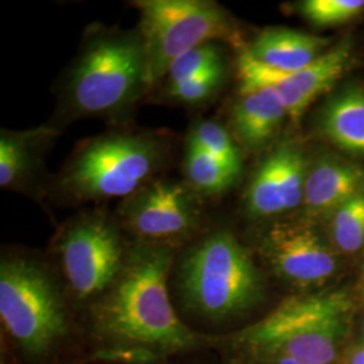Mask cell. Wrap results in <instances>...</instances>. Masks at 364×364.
I'll list each match as a JSON object with an SVG mask.
<instances>
[{
  "label": "cell",
  "instance_id": "cell-1",
  "mask_svg": "<svg viewBox=\"0 0 364 364\" xmlns=\"http://www.w3.org/2000/svg\"><path fill=\"white\" fill-rule=\"evenodd\" d=\"M150 88L144 39L139 27L87 28L60 92L66 122L124 117Z\"/></svg>",
  "mask_w": 364,
  "mask_h": 364
},
{
  "label": "cell",
  "instance_id": "cell-2",
  "mask_svg": "<svg viewBox=\"0 0 364 364\" xmlns=\"http://www.w3.org/2000/svg\"><path fill=\"white\" fill-rule=\"evenodd\" d=\"M169 156L165 136L112 131L84 141L58 176V191L76 203L126 198L153 181Z\"/></svg>",
  "mask_w": 364,
  "mask_h": 364
},
{
  "label": "cell",
  "instance_id": "cell-3",
  "mask_svg": "<svg viewBox=\"0 0 364 364\" xmlns=\"http://www.w3.org/2000/svg\"><path fill=\"white\" fill-rule=\"evenodd\" d=\"M170 263L171 255L165 247L141 248L131 255L102 306L105 329L124 340L166 348H185L195 343L170 304Z\"/></svg>",
  "mask_w": 364,
  "mask_h": 364
},
{
  "label": "cell",
  "instance_id": "cell-4",
  "mask_svg": "<svg viewBox=\"0 0 364 364\" xmlns=\"http://www.w3.org/2000/svg\"><path fill=\"white\" fill-rule=\"evenodd\" d=\"M351 309V299L343 291L290 297L247 328L242 341L281 359L329 364L347 333Z\"/></svg>",
  "mask_w": 364,
  "mask_h": 364
},
{
  "label": "cell",
  "instance_id": "cell-5",
  "mask_svg": "<svg viewBox=\"0 0 364 364\" xmlns=\"http://www.w3.org/2000/svg\"><path fill=\"white\" fill-rule=\"evenodd\" d=\"M139 30L144 39L150 87L166 77L182 53L215 39L242 45L234 19L212 0H138Z\"/></svg>",
  "mask_w": 364,
  "mask_h": 364
},
{
  "label": "cell",
  "instance_id": "cell-6",
  "mask_svg": "<svg viewBox=\"0 0 364 364\" xmlns=\"http://www.w3.org/2000/svg\"><path fill=\"white\" fill-rule=\"evenodd\" d=\"M186 297L201 312L225 316L258 299L259 274L246 248L228 231H216L192 250L182 267Z\"/></svg>",
  "mask_w": 364,
  "mask_h": 364
},
{
  "label": "cell",
  "instance_id": "cell-7",
  "mask_svg": "<svg viewBox=\"0 0 364 364\" xmlns=\"http://www.w3.org/2000/svg\"><path fill=\"white\" fill-rule=\"evenodd\" d=\"M0 317L31 353L48 350L66 331L61 299L50 277L38 263L23 258L1 260Z\"/></svg>",
  "mask_w": 364,
  "mask_h": 364
},
{
  "label": "cell",
  "instance_id": "cell-8",
  "mask_svg": "<svg viewBox=\"0 0 364 364\" xmlns=\"http://www.w3.org/2000/svg\"><path fill=\"white\" fill-rule=\"evenodd\" d=\"M66 279L80 299L111 287L123 270V246L115 223L100 210L78 215L58 239Z\"/></svg>",
  "mask_w": 364,
  "mask_h": 364
},
{
  "label": "cell",
  "instance_id": "cell-9",
  "mask_svg": "<svg viewBox=\"0 0 364 364\" xmlns=\"http://www.w3.org/2000/svg\"><path fill=\"white\" fill-rule=\"evenodd\" d=\"M119 216L132 234L150 240L188 236L201 224L200 195L186 182L153 180L123 198Z\"/></svg>",
  "mask_w": 364,
  "mask_h": 364
},
{
  "label": "cell",
  "instance_id": "cell-10",
  "mask_svg": "<svg viewBox=\"0 0 364 364\" xmlns=\"http://www.w3.org/2000/svg\"><path fill=\"white\" fill-rule=\"evenodd\" d=\"M308 162L299 144L287 141L263 159L246 193V205L255 218H272L304 203Z\"/></svg>",
  "mask_w": 364,
  "mask_h": 364
},
{
  "label": "cell",
  "instance_id": "cell-11",
  "mask_svg": "<svg viewBox=\"0 0 364 364\" xmlns=\"http://www.w3.org/2000/svg\"><path fill=\"white\" fill-rule=\"evenodd\" d=\"M263 246L274 270L301 285L323 282L336 270L333 254L306 221L274 224Z\"/></svg>",
  "mask_w": 364,
  "mask_h": 364
},
{
  "label": "cell",
  "instance_id": "cell-12",
  "mask_svg": "<svg viewBox=\"0 0 364 364\" xmlns=\"http://www.w3.org/2000/svg\"><path fill=\"white\" fill-rule=\"evenodd\" d=\"M351 42L343 41L301 70L274 73L269 88L277 92L293 122H299L306 108L344 75L351 63Z\"/></svg>",
  "mask_w": 364,
  "mask_h": 364
},
{
  "label": "cell",
  "instance_id": "cell-13",
  "mask_svg": "<svg viewBox=\"0 0 364 364\" xmlns=\"http://www.w3.org/2000/svg\"><path fill=\"white\" fill-rule=\"evenodd\" d=\"M58 131L42 126L0 132V186L30 193L43 169V158Z\"/></svg>",
  "mask_w": 364,
  "mask_h": 364
},
{
  "label": "cell",
  "instance_id": "cell-14",
  "mask_svg": "<svg viewBox=\"0 0 364 364\" xmlns=\"http://www.w3.org/2000/svg\"><path fill=\"white\" fill-rule=\"evenodd\" d=\"M328 45V39L317 36L287 27H269L243 52L263 65L291 73L311 65Z\"/></svg>",
  "mask_w": 364,
  "mask_h": 364
},
{
  "label": "cell",
  "instance_id": "cell-15",
  "mask_svg": "<svg viewBox=\"0 0 364 364\" xmlns=\"http://www.w3.org/2000/svg\"><path fill=\"white\" fill-rule=\"evenodd\" d=\"M363 192V169L326 158L308 171L302 204L312 213L335 212L346 201Z\"/></svg>",
  "mask_w": 364,
  "mask_h": 364
},
{
  "label": "cell",
  "instance_id": "cell-16",
  "mask_svg": "<svg viewBox=\"0 0 364 364\" xmlns=\"http://www.w3.org/2000/svg\"><path fill=\"white\" fill-rule=\"evenodd\" d=\"M240 92L231 114L235 134L247 149H259L289 117L287 108L273 88Z\"/></svg>",
  "mask_w": 364,
  "mask_h": 364
},
{
  "label": "cell",
  "instance_id": "cell-17",
  "mask_svg": "<svg viewBox=\"0 0 364 364\" xmlns=\"http://www.w3.org/2000/svg\"><path fill=\"white\" fill-rule=\"evenodd\" d=\"M321 131L340 149L364 156V90L351 85L324 107Z\"/></svg>",
  "mask_w": 364,
  "mask_h": 364
},
{
  "label": "cell",
  "instance_id": "cell-18",
  "mask_svg": "<svg viewBox=\"0 0 364 364\" xmlns=\"http://www.w3.org/2000/svg\"><path fill=\"white\" fill-rule=\"evenodd\" d=\"M183 171L186 183L200 196L221 195L231 188L239 177V174L228 169L216 158L188 144Z\"/></svg>",
  "mask_w": 364,
  "mask_h": 364
},
{
  "label": "cell",
  "instance_id": "cell-19",
  "mask_svg": "<svg viewBox=\"0 0 364 364\" xmlns=\"http://www.w3.org/2000/svg\"><path fill=\"white\" fill-rule=\"evenodd\" d=\"M188 146L205 151L236 174L242 170V156L230 132L213 120H198L192 126Z\"/></svg>",
  "mask_w": 364,
  "mask_h": 364
},
{
  "label": "cell",
  "instance_id": "cell-20",
  "mask_svg": "<svg viewBox=\"0 0 364 364\" xmlns=\"http://www.w3.org/2000/svg\"><path fill=\"white\" fill-rule=\"evenodd\" d=\"M332 234L338 248L355 252L364 245V192L333 212Z\"/></svg>",
  "mask_w": 364,
  "mask_h": 364
},
{
  "label": "cell",
  "instance_id": "cell-21",
  "mask_svg": "<svg viewBox=\"0 0 364 364\" xmlns=\"http://www.w3.org/2000/svg\"><path fill=\"white\" fill-rule=\"evenodd\" d=\"M221 64H224L223 52L218 45L213 42L200 45L195 49L182 53L171 63L165 77L168 80V87L196 77L210 68Z\"/></svg>",
  "mask_w": 364,
  "mask_h": 364
},
{
  "label": "cell",
  "instance_id": "cell-22",
  "mask_svg": "<svg viewBox=\"0 0 364 364\" xmlns=\"http://www.w3.org/2000/svg\"><path fill=\"white\" fill-rule=\"evenodd\" d=\"M297 10L314 26H336L362 13L364 0H305Z\"/></svg>",
  "mask_w": 364,
  "mask_h": 364
},
{
  "label": "cell",
  "instance_id": "cell-23",
  "mask_svg": "<svg viewBox=\"0 0 364 364\" xmlns=\"http://www.w3.org/2000/svg\"><path fill=\"white\" fill-rule=\"evenodd\" d=\"M224 64L213 66L196 77L173 87H166V92L178 103L188 105L205 103L220 88L224 81Z\"/></svg>",
  "mask_w": 364,
  "mask_h": 364
},
{
  "label": "cell",
  "instance_id": "cell-24",
  "mask_svg": "<svg viewBox=\"0 0 364 364\" xmlns=\"http://www.w3.org/2000/svg\"><path fill=\"white\" fill-rule=\"evenodd\" d=\"M346 364H364V347H355L347 353Z\"/></svg>",
  "mask_w": 364,
  "mask_h": 364
},
{
  "label": "cell",
  "instance_id": "cell-25",
  "mask_svg": "<svg viewBox=\"0 0 364 364\" xmlns=\"http://www.w3.org/2000/svg\"><path fill=\"white\" fill-rule=\"evenodd\" d=\"M278 364H306L302 363V362H299V360H293V359H287V358H282V359H279V362Z\"/></svg>",
  "mask_w": 364,
  "mask_h": 364
}]
</instances>
